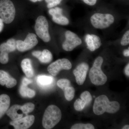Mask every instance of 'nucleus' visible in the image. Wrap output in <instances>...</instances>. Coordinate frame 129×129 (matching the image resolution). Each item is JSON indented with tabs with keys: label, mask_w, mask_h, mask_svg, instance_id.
Here are the masks:
<instances>
[{
	"label": "nucleus",
	"mask_w": 129,
	"mask_h": 129,
	"mask_svg": "<svg viewBox=\"0 0 129 129\" xmlns=\"http://www.w3.org/2000/svg\"><path fill=\"white\" fill-rule=\"evenodd\" d=\"M120 104L117 101L111 102L106 95L99 96L95 99L93 106L94 113L101 115L105 112L115 113L119 111Z\"/></svg>",
	"instance_id": "obj_1"
},
{
	"label": "nucleus",
	"mask_w": 129,
	"mask_h": 129,
	"mask_svg": "<svg viewBox=\"0 0 129 129\" xmlns=\"http://www.w3.org/2000/svg\"><path fill=\"white\" fill-rule=\"evenodd\" d=\"M61 110L57 106L50 105L44 112L42 123L45 129L52 128L57 124L61 118Z\"/></svg>",
	"instance_id": "obj_2"
},
{
	"label": "nucleus",
	"mask_w": 129,
	"mask_h": 129,
	"mask_svg": "<svg viewBox=\"0 0 129 129\" xmlns=\"http://www.w3.org/2000/svg\"><path fill=\"white\" fill-rule=\"evenodd\" d=\"M103 59L101 56L96 58L90 70L89 76L91 82L95 85H102L106 83L107 77L102 70Z\"/></svg>",
	"instance_id": "obj_3"
},
{
	"label": "nucleus",
	"mask_w": 129,
	"mask_h": 129,
	"mask_svg": "<svg viewBox=\"0 0 129 129\" xmlns=\"http://www.w3.org/2000/svg\"><path fill=\"white\" fill-rule=\"evenodd\" d=\"M91 23L92 26L98 29H104L109 27L114 21V18L109 13H95L91 17Z\"/></svg>",
	"instance_id": "obj_4"
},
{
	"label": "nucleus",
	"mask_w": 129,
	"mask_h": 129,
	"mask_svg": "<svg viewBox=\"0 0 129 129\" xmlns=\"http://www.w3.org/2000/svg\"><path fill=\"white\" fill-rule=\"evenodd\" d=\"M16 9L13 3L10 0L0 1V17L3 22L9 24L14 20Z\"/></svg>",
	"instance_id": "obj_5"
},
{
	"label": "nucleus",
	"mask_w": 129,
	"mask_h": 129,
	"mask_svg": "<svg viewBox=\"0 0 129 129\" xmlns=\"http://www.w3.org/2000/svg\"><path fill=\"white\" fill-rule=\"evenodd\" d=\"M48 28V22L45 17L39 16L36 21L35 30L37 35L45 42H49L51 40Z\"/></svg>",
	"instance_id": "obj_6"
},
{
	"label": "nucleus",
	"mask_w": 129,
	"mask_h": 129,
	"mask_svg": "<svg viewBox=\"0 0 129 129\" xmlns=\"http://www.w3.org/2000/svg\"><path fill=\"white\" fill-rule=\"evenodd\" d=\"M65 40L63 43V49L67 51H71L82 43L78 35L74 32L67 30L65 33Z\"/></svg>",
	"instance_id": "obj_7"
},
{
	"label": "nucleus",
	"mask_w": 129,
	"mask_h": 129,
	"mask_svg": "<svg viewBox=\"0 0 129 129\" xmlns=\"http://www.w3.org/2000/svg\"><path fill=\"white\" fill-rule=\"evenodd\" d=\"M72 68V64L69 60L62 58L57 60L51 63L47 68L49 73L53 76H56L62 70H69Z\"/></svg>",
	"instance_id": "obj_8"
},
{
	"label": "nucleus",
	"mask_w": 129,
	"mask_h": 129,
	"mask_svg": "<svg viewBox=\"0 0 129 129\" xmlns=\"http://www.w3.org/2000/svg\"><path fill=\"white\" fill-rule=\"evenodd\" d=\"M38 43L36 35L29 33L24 41L20 40L16 41V48L19 51L23 52L34 48Z\"/></svg>",
	"instance_id": "obj_9"
},
{
	"label": "nucleus",
	"mask_w": 129,
	"mask_h": 129,
	"mask_svg": "<svg viewBox=\"0 0 129 129\" xmlns=\"http://www.w3.org/2000/svg\"><path fill=\"white\" fill-rule=\"evenodd\" d=\"M57 85L63 90L65 98L68 101L73 99L75 94V90L71 86V82L68 79H61L58 81Z\"/></svg>",
	"instance_id": "obj_10"
},
{
	"label": "nucleus",
	"mask_w": 129,
	"mask_h": 129,
	"mask_svg": "<svg viewBox=\"0 0 129 129\" xmlns=\"http://www.w3.org/2000/svg\"><path fill=\"white\" fill-rule=\"evenodd\" d=\"M89 67L88 63L83 62L78 65L73 73L75 77L76 82L79 85L83 84L86 78Z\"/></svg>",
	"instance_id": "obj_11"
},
{
	"label": "nucleus",
	"mask_w": 129,
	"mask_h": 129,
	"mask_svg": "<svg viewBox=\"0 0 129 129\" xmlns=\"http://www.w3.org/2000/svg\"><path fill=\"white\" fill-rule=\"evenodd\" d=\"M49 14L52 17L53 22L60 25H66L69 23L68 19L62 15V9L56 7L50 8L48 11Z\"/></svg>",
	"instance_id": "obj_12"
},
{
	"label": "nucleus",
	"mask_w": 129,
	"mask_h": 129,
	"mask_svg": "<svg viewBox=\"0 0 129 129\" xmlns=\"http://www.w3.org/2000/svg\"><path fill=\"white\" fill-rule=\"evenodd\" d=\"M35 120L34 115H27L18 120L12 121L10 124L15 129H27L32 126Z\"/></svg>",
	"instance_id": "obj_13"
},
{
	"label": "nucleus",
	"mask_w": 129,
	"mask_h": 129,
	"mask_svg": "<svg viewBox=\"0 0 129 129\" xmlns=\"http://www.w3.org/2000/svg\"><path fill=\"white\" fill-rule=\"evenodd\" d=\"M80 99H78L74 103V107L76 111H82L85 106L89 105L92 101L90 93L87 91H84L81 94Z\"/></svg>",
	"instance_id": "obj_14"
},
{
	"label": "nucleus",
	"mask_w": 129,
	"mask_h": 129,
	"mask_svg": "<svg viewBox=\"0 0 129 129\" xmlns=\"http://www.w3.org/2000/svg\"><path fill=\"white\" fill-rule=\"evenodd\" d=\"M85 40L87 48L91 51H94L100 48L102 45V41L100 37L94 34H87Z\"/></svg>",
	"instance_id": "obj_15"
},
{
	"label": "nucleus",
	"mask_w": 129,
	"mask_h": 129,
	"mask_svg": "<svg viewBox=\"0 0 129 129\" xmlns=\"http://www.w3.org/2000/svg\"><path fill=\"white\" fill-rule=\"evenodd\" d=\"M17 80L11 77L7 72L0 70V84L6 85L7 88H12L17 84Z\"/></svg>",
	"instance_id": "obj_16"
},
{
	"label": "nucleus",
	"mask_w": 129,
	"mask_h": 129,
	"mask_svg": "<svg viewBox=\"0 0 129 129\" xmlns=\"http://www.w3.org/2000/svg\"><path fill=\"white\" fill-rule=\"evenodd\" d=\"M6 113L12 121L18 120L23 117V113L21 110V106L17 104L13 105L8 109Z\"/></svg>",
	"instance_id": "obj_17"
},
{
	"label": "nucleus",
	"mask_w": 129,
	"mask_h": 129,
	"mask_svg": "<svg viewBox=\"0 0 129 129\" xmlns=\"http://www.w3.org/2000/svg\"><path fill=\"white\" fill-rule=\"evenodd\" d=\"M10 104V98L8 95L3 94L0 95V118L6 113Z\"/></svg>",
	"instance_id": "obj_18"
},
{
	"label": "nucleus",
	"mask_w": 129,
	"mask_h": 129,
	"mask_svg": "<svg viewBox=\"0 0 129 129\" xmlns=\"http://www.w3.org/2000/svg\"><path fill=\"white\" fill-rule=\"evenodd\" d=\"M16 41L14 39L8 40L6 42L3 43L0 45V52L9 53L16 50Z\"/></svg>",
	"instance_id": "obj_19"
},
{
	"label": "nucleus",
	"mask_w": 129,
	"mask_h": 129,
	"mask_svg": "<svg viewBox=\"0 0 129 129\" xmlns=\"http://www.w3.org/2000/svg\"><path fill=\"white\" fill-rule=\"evenodd\" d=\"M22 69L25 75L28 78H31L34 75V71L31 60L29 58H25L21 63Z\"/></svg>",
	"instance_id": "obj_20"
},
{
	"label": "nucleus",
	"mask_w": 129,
	"mask_h": 129,
	"mask_svg": "<svg viewBox=\"0 0 129 129\" xmlns=\"http://www.w3.org/2000/svg\"><path fill=\"white\" fill-rule=\"evenodd\" d=\"M53 81V78L51 76L40 75L37 76V84L40 87L46 88L51 84Z\"/></svg>",
	"instance_id": "obj_21"
},
{
	"label": "nucleus",
	"mask_w": 129,
	"mask_h": 129,
	"mask_svg": "<svg viewBox=\"0 0 129 129\" xmlns=\"http://www.w3.org/2000/svg\"><path fill=\"white\" fill-rule=\"evenodd\" d=\"M52 58L53 56L51 52L47 49H45L37 58L42 63H47L51 62Z\"/></svg>",
	"instance_id": "obj_22"
},
{
	"label": "nucleus",
	"mask_w": 129,
	"mask_h": 129,
	"mask_svg": "<svg viewBox=\"0 0 129 129\" xmlns=\"http://www.w3.org/2000/svg\"><path fill=\"white\" fill-rule=\"evenodd\" d=\"M27 86V85H24L22 84H21L19 89L20 94L23 97L32 98L35 95V91L34 90L28 88Z\"/></svg>",
	"instance_id": "obj_23"
},
{
	"label": "nucleus",
	"mask_w": 129,
	"mask_h": 129,
	"mask_svg": "<svg viewBox=\"0 0 129 129\" xmlns=\"http://www.w3.org/2000/svg\"><path fill=\"white\" fill-rule=\"evenodd\" d=\"M34 104L31 103H28L21 106V110L23 113L27 114L28 113L31 112L34 109Z\"/></svg>",
	"instance_id": "obj_24"
},
{
	"label": "nucleus",
	"mask_w": 129,
	"mask_h": 129,
	"mask_svg": "<svg viewBox=\"0 0 129 129\" xmlns=\"http://www.w3.org/2000/svg\"><path fill=\"white\" fill-rule=\"evenodd\" d=\"M93 125L90 123H77L73 125L71 127V129H94Z\"/></svg>",
	"instance_id": "obj_25"
},
{
	"label": "nucleus",
	"mask_w": 129,
	"mask_h": 129,
	"mask_svg": "<svg viewBox=\"0 0 129 129\" xmlns=\"http://www.w3.org/2000/svg\"><path fill=\"white\" fill-rule=\"evenodd\" d=\"M120 44L122 46H126L129 44V30L126 31L122 36L120 41Z\"/></svg>",
	"instance_id": "obj_26"
},
{
	"label": "nucleus",
	"mask_w": 129,
	"mask_h": 129,
	"mask_svg": "<svg viewBox=\"0 0 129 129\" xmlns=\"http://www.w3.org/2000/svg\"><path fill=\"white\" fill-rule=\"evenodd\" d=\"M47 3V7L50 9L59 5L62 0H45Z\"/></svg>",
	"instance_id": "obj_27"
},
{
	"label": "nucleus",
	"mask_w": 129,
	"mask_h": 129,
	"mask_svg": "<svg viewBox=\"0 0 129 129\" xmlns=\"http://www.w3.org/2000/svg\"><path fill=\"white\" fill-rule=\"evenodd\" d=\"M9 61L8 53L0 52V62L2 64H6Z\"/></svg>",
	"instance_id": "obj_28"
},
{
	"label": "nucleus",
	"mask_w": 129,
	"mask_h": 129,
	"mask_svg": "<svg viewBox=\"0 0 129 129\" xmlns=\"http://www.w3.org/2000/svg\"><path fill=\"white\" fill-rule=\"evenodd\" d=\"M86 5L93 6L95 5L97 0H82Z\"/></svg>",
	"instance_id": "obj_29"
},
{
	"label": "nucleus",
	"mask_w": 129,
	"mask_h": 129,
	"mask_svg": "<svg viewBox=\"0 0 129 129\" xmlns=\"http://www.w3.org/2000/svg\"><path fill=\"white\" fill-rule=\"evenodd\" d=\"M32 82V81L31 80L29 79L26 77H24L22 80V84L24 85H27Z\"/></svg>",
	"instance_id": "obj_30"
},
{
	"label": "nucleus",
	"mask_w": 129,
	"mask_h": 129,
	"mask_svg": "<svg viewBox=\"0 0 129 129\" xmlns=\"http://www.w3.org/2000/svg\"><path fill=\"white\" fill-rule=\"evenodd\" d=\"M124 73L127 76H129V64H127L124 69Z\"/></svg>",
	"instance_id": "obj_31"
},
{
	"label": "nucleus",
	"mask_w": 129,
	"mask_h": 129,
	"mask_svg": "<svg viewBox=\"0 0 129 129\" xmlns=\"http://www.w3.org/2000/svg\"><path fill=\"white\" fill-rule=\"evenodd\" d=\"M123 54L124 56L125 57H129V47L128 49H125L124 50L123 52Z\"/></svg>",
	"instance_id": "obj_32"
},
{
	"label": "nucleus",
	"mask_w": 129,
	"mask_h": 129,
	"mask_svg": "<svg viewBox=\"0 0 129 129\" xmlns=\"http://www.w3.org/2000/svg\"><path fill=\"white\" fill-rule=\"evenodd\" d=\"M1 18H0V32H1L4 27V23Z\"/></svg>",
	"instance_id": "obj_33"
},
{
	"label": "nucleus",
	"mask_w": 129,
	"mask_h": 129,
	"mask_svg": "<svg viewBox=\"0 0 129 129\" xmlns=\"http://www.w3.org/2000/svg\"><path fill=\"white\" fill-rule=\"evenodd\" d=\"M129 129V125H125L122 128V129Z\"/></svg>",
	"instance_id": "obj_34"
},
{
	"label": "nucleus",
	"mask_w": 129,
	"mask_h": 129,
	"mask_svg": "<svg viewBox=\"0 0 129 129\" xmlns=\"http://www.w3.org/2000/svg\"><path fill=\"white\" fill-rule=\"evenodd\" d=\"M30 1L32 2H41L42 1H43V0H30Z\"/></svg>",
	"instance_id": "obj_35"
}]
</instances>
